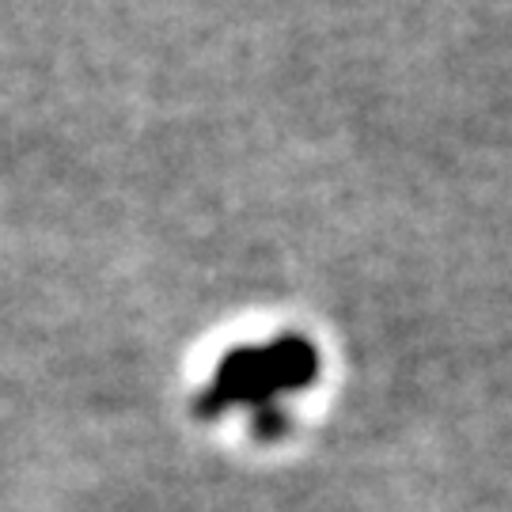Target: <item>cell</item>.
Masks as SVG:
<instances>
[{"instance_id": "cell-1", "label": "cell", "mask_w": 512, "mask_h": 512, "mask_svg": "<svg viewBox=\"0 0 512 512\" xmlns=\"http://www.w3.org/2000/svg\"><path fill=\"white\" fill-rule=\"evenodd\" d=\"M315 376V353L308 342L285 338L274 349H243L232 353L217 376L213 403L205 406L209 414H220L232 403H262L285 387H304Z\"/></svg>"}]
</instances>
